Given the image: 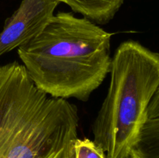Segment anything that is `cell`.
<instances>
[{"label":"cell","instance_id":"cell-2","mask_svg":"<svg viewBox=\"0 0 159 158\" xmlns=\"http://www.w3.org/2000/svg\"><path fill=\"white\" fill-rule=\"evenodd\" d=\"M107 94L92 125L94 141L107 158H128L159 88V53L140 42H122L110 65Z\"/></svg>","mask_w":159,"mask_h":158},{"label":"cell","instance_id":"cell-9","mask_svg":"<svg viewBox=\"0 0 159 158\" xmlns=\"http://www.w3.org/2000/svg\"><path fill=\"white\" fill-rule=\"evenodd\" d=\"M155 118H159V88L151 100L146 112V119Z\"/></svg>","mask_w":159,"mask_h":158},{"label":"cell","instance_id":"cell-8","mask_svg":"<svg viewBox=\"0 0 159 158\" xmlns=\"http://www.w3.org/2000/svg\"><path fill=\"white\" fill-rule=\"evenodd\" d=\"M71 158H107V153L93 140L77 138L73 146Z\"/></svg>","mask_w":159,"mask_h":158},{"label":"cell","instance_id":"cell-7","mask_svg":"<svg viewBox=\"0 0 159 158\" xmlns=\"http://www.w3.org/2000/svg\"><path fill=\"white\" fill-rule=\"evenodd\" d=\"M128 158H159V118L144 120Z\"/></svg>","mask_w":159,"mask_h":158},{"label":"cell","instance_id":"cell-6","mask_svg":"<svg viewBox=\"0 0 159 158\" xmlns=\"http://www.w3.org/2000/svg\"><path fill=\"white\" fill-rule=\"evenodd\" d=\"M125 0H58L69 6L75 13L95 23H110Z\"/></svg>","mask_w":159,"mask_h":158},{"label":"cell","instance_id":"cell-5","mask_svg":"<svg viewBox=\"0 0 159 158\" xmlns=\"http://www.w3.org/2000/svg\"><path fill=\"white\" fill-rule=\"evenodd\" d=\"M58 0H23L0 33V57L37 37L48 24Z\"/></svg>","mask_w":159,"mask_h":158},{"label":"cell","instance_id":"cell-3","mask_svg":"<svg viewBox=\"0 0 159 158\" xmlns=\"http://www.w3.org/2000/svg\"><path fill=\"white\" fill-rule=\"evenodd\" d=\"M51 98L37 89L23 64L0 65V158L33 126Z\"/></svg>","mask_w":159,"mask_h":158},{"label":"cell","instance_id":"cell-1","mask_svg":"<svg viewBox=\"0 0 159 158\" xmlns=\"http://www.w3.org/2000/svg\"><path fill=\"white\" fill-rule=\"evenodd\" d=\"M112 35L84 17L59 12L17 53L37 89L87 102L110 74Z\"/></svg>","mask_w":159,"mask_h":158},{"label":"cell","instance_id":"cell-4","mask_svg":"<svg viewBox=\"0 0 159 158\" xmlns=\"http://www.w3.org/2000/svg\"><path fill=\"white\" fill-rule=\"evenodd\" d=\"M76 105L54 98L43 116L5 158H71L78 138Z\"/></svg>","mask_w":159,"mask_h":158}]
</instances>
